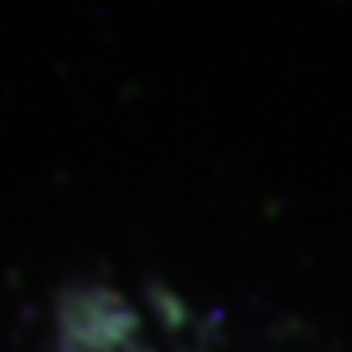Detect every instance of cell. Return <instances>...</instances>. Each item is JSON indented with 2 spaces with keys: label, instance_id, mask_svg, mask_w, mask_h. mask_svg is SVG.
Segmentation results:
<instances>
[{
  "label": "cell",
  "instance_id": "6da1fadb",
  "mask_svg": "<svg viewBox=\"0 0 352 352\" xmlns=\"http://www.w3.org/2000/svg\"><path fill=\"white\" fill-rule=\"evenodd\" d=\"M60 352H166L140 327V318L115 297H89L64 318Z\"/></svg>",
  "mask_w": 352,
  "mask_h": 352
}]
</instances>
